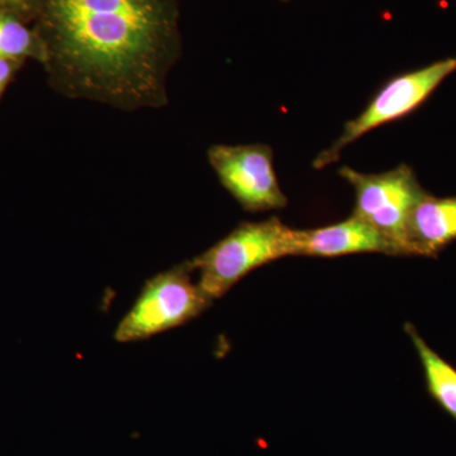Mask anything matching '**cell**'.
Listing matches in <instances>:
<instances>
[{"label":"cell","instance_id":"cell-1","mask_svg":"<svg viewBox=\"0 0 456 456\" xmlns=\"http://www.w3.org/2000/svg\"><path fill=\"white\" fill-rule=\"evenodd\" d=\"M178 0H38L42 66L62 97L134 112L169 103L183 53Z\"/></svg>","mask_w":456,"mask_h":456},{"label":"cell","instance_id":"cell-2","mask_svg":"<svg viewBox=\"0 0 456 456\" xmlns=\"http://www.w3.org/2000/svg\"><path fill=\"white\" fill-rule=\"evenodd\" d=\"M297 230L278 217L244 222L217 244L191 260L197 283L215 301L251 272L281 257L297 255Z\"/></svg>","mask_w":456,"mask_h":456},{"label":"cell","instance_id":"cell-3","mask_svg":"<svg viewBox=\"0 0 456 456\" xmlns=\"http://www.w3.org/2000/svg\"><path fill=\"white\" fill-rule=\"evenodd\" d=\"M193 273L189 260L149 279L114 338L122 344L146 340L185 325L211 307L212 299L194 283Z\"/></svg>","mask_w":456,"mask_h":456},{"label":"cell","instance_id":"cell-4","mask_svg":"<svg viewBox=\"0 0 456 456\" xmlns=\"http://www.w3.org/2000/svg\"><path fill=\"white\" fill-rule=\"evenodd\" d=\"M340 175L355 191L354 216L375 228L391 245L395 255H411L408 224L425 194L415 174L401 165L382 174H362L344 167Z\"/></svg>","mask_w":456,"mask_h":456},{"label":"cell","instance_id":"cell-5","mask_svg":"<svg viewBox=\"0 0 456 456\" xmlns=\"http://www.w3.org/2000/svg\"><path fill=\"white\" fill-rule=\"evenodd\" d=\"M455 70L456 56L440 60L389 80L371 99L364 112L345 125L341 136L335 141L334 145L317 156L314 167L316 169L329 167L340 158L342 149L354 141L379 126L395 121L415 110Z\"/></svg>","mask_w":456,"mask_h":456},{"label":"cell","instance_id":"cell-6","mask_svg":"<svg viewBox=\"0 0 456 456\" xmlns=\"http://www.w3.org/2000/svg\"><path fill=\"white\" fill-rule=\"evenodd\" d=\"M208 161L221 184L246 212L274 211L287 206L268 145H213Z\"/></svg>","mask_w":456,"mask_h":456},{"label":"cell","instance_id":"cell-7","mask_svg":"<svg viewBox=\"0 0 456 456\" xmlns=\"http://www.w3.org/2000/svg\"><path fill=\"white\" fill-rule=\"evenodd\" d=\"M297 255L336 257L344 255L393 254L389 242L367 222L351 216L347 220L314 230H297Z\"/></svg>","mask_w":456,"mask_h":456},{"label":"cell","instance_id":"cell-8","mask_svg":"<svg viewBox=\"0 0 456 456\" xmlns=\"http://www.w3.org/2000/svg\"><path fill=\"white\" fill-rule=\"evenodd\" d=\"M456 240V198L425 193L408 224L411 255L432 256Z\"/></svg>","mask_w":456,"mask_h":456},{"label":"cell","instance_id":"cell-9","mask_svg":"<svg viewBox=\"0 0 456 456\" xmlns=\"http://www.w3.org/2000/svg\"><path fill=\"white\" fill-rule=\"evenodd\" d=\"M406 331L421 360L428 395L456 421V369L426 344L415 327L407 323Z\"/></svg>","mask_w":456,"mask_h":456},{"label":"cell","instance_id":"cell-10","mask_svg":"<svg viewBox=\"0 0 456 456\" xmlns=\"http://www.w3.org/2000/svg\"><path fill=\"white\" fill-rule=\"evenodd\" d=\"M0 59L46 62V49L32 23L4 11H0Z\"/></svg>","mask_w":456,"mask_h":456},{"label":"cell","instance_id":"cell-11","mask_svg":"<svg viewBox=\"0 0 456 456\" xmlns=\"http://www.w3.org/2000/svg\"><path fill=\"white\" fill-rule=\"evenodd\" d=\"M0 11L16 14L33 25L38 13V0H0Z\"/></svg>","mask_w":456,"mask_h":456},{"label":"cell","instance_id":"cell-12","mask_svg":"<svg viewBox=\"0 0 456 456\" xmlns=\"http://www.w3.org/2000/svg\"><path fill=\"white\" fill-rule=\"evenodd\" d=\"M23 65L25 62L0 59V99L7 92L8 86L13 82Z\"/></svg>","mask_w":456,"mask_h":456},{"label":"cell","instance_id":"cell-13","mask_svg":"<svg viewBox=\"0 0 456 456\" xmlns=\"http://www.w3.org/2000/svg\"><path fill=\"white\" fill-rule=\"evenodd\" d=\"M281 2H288V0H281Z\"/></svg>","mask_w":456,"mask_h":456}]
</instances>
